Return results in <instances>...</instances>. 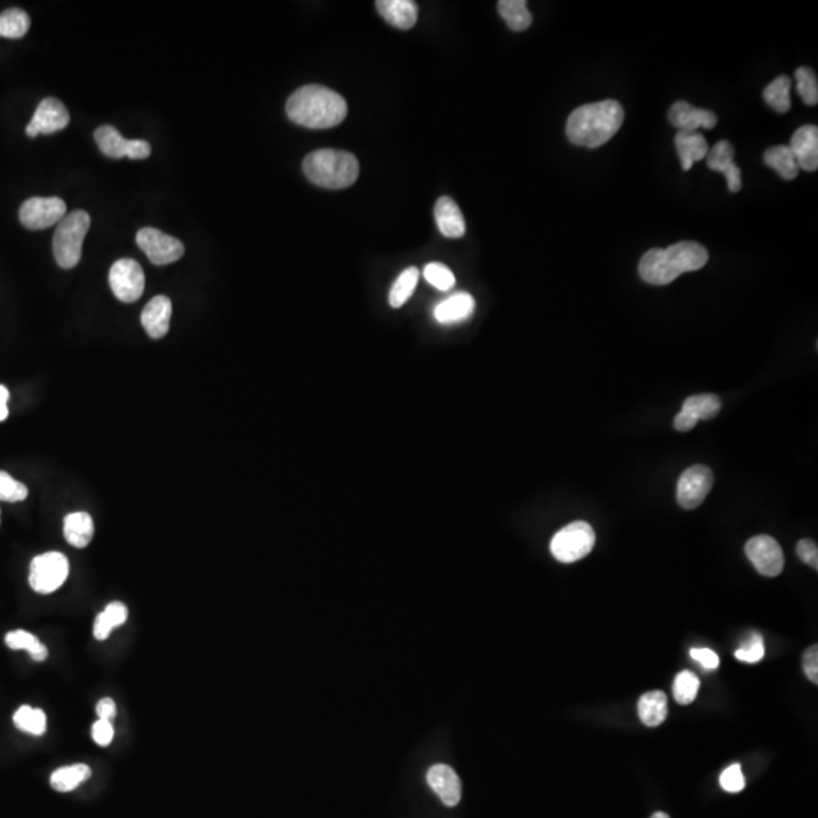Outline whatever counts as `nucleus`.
I'll return each mask as SVG.
<instances>
[{"mask_svg": "<svg viewBox=\"0 0 818 818\" xmlns=\"http://www.w3.org/2000/svg\"><path fill=\"white\" fill-rule=\"evenodd\" d=\"M651 818H670L666 813H655Z\"/></svg>", "mask_w": 818, "mask_h": 818, "instance_id": "8fccbe9b", "label": "nucleus"}, {"mask_svg": "<svg viewBox=\"0 0 818 818\" xmlns=\"http://www.w3.org/2000/svg\"><path fill=\"white\" fill-rule=\"evenodd\" d=\"M376 8L387 23L399 30H411L419 17V8L413 0H378Z\"/></svg>", "mask_w": 818, "mask_h": 818, "instance_id": "412c9836", "label": "nucleus"}, {"mask_svg": "<svg viewBox=\"0 0 818 818\" xmlns=\"http://www.w3.org/2000/svg\"><path fill=\"white\" fill-rule=\"evenodd\" d=\"M797 555L809 567L818 570V548L817 542L813 540H802L797 542Z\"/></svg>", "mask_w": 818, "mask_h": 818, "instance_id": "79ce46f5", "label": "nucleus"}, {"mask_svg": "<svg viewBox=\"0 0 818 818\" xmlns=\"http://www.w3.org/2000/svg\"><path fill=\"white\" fill-rule=\"evenodd\" d=\"M96 712L99 715L100 720H107V721H113L117 715V706H115V702L113 699H102L100 700L98 706H96Z\"/></svg>", "mask_w": 818, "mask_h": 818, "instance_id": "49530a36", "label": "nucleus"}, {"mask_svg": "<svg viewBox=\"0 0 818 818\" xmlns=\"http://www.w3.org/2000/svg\"><path fill=\"white\" fill-rule=\"evenodd\" d=\"M699 688V677L694 673H691V671H682V673L676 676L675 684H673V695H675L676 702H679L680 705H690L691 702H694L695 697H697Z\"/></svg>", "mask_w": 818, "mask_h": 818, "instance_id": "c9c22d12", "label": "nucleus"}, {"mask_svg": "<svg viewBox=\"0 0 818 818\" xmlns=\"http://www.w3.org/2000/svg\"><path fill=\"white\" fill-rule=\"evenodd\" d=\"M764 163L778 172L785 181H793L797 176V161L794 158L789 146H773L764 153Z\"/></svg>", "mask_w": 818, "mask_h": 818, "instance_id": "c85d7f7f", "label": "nucleus"}, {"mask_svg": "<svg viewBox=\"0 0 818 818\" xmlns=\"http://www.w3.org/2000/svg\"><path fill=\"white\" fill-rule=\"evenodd\" d=\"M303 172L306 178L319 187L343 190L356 183L360 176V163L350 152L320 149L306 155Z\"/></svg>", "mask_w": 818, "mask_h": 818, "instance_id": "20e7f679", "label": "nucleus"}, {"mask_svg": "<svg viewBox=\"0 0 818 818\" xmlns=\"http://www.w3.org/2000/svg\"><path fill=\"white\" fill-rule=\"evenodd\" d=\"M720 785L728 793L743 791L746 787V780L743 771H741V765L734 764L728 767L720 776Z\"/></svg>", "mask_w": 818, "mask_h": 818, "instance_id": "a19ab883", "label": "nucleus"}, {"mask_svg": "<svg viewBox=\"0 0 818 818\" xmlns=\"http://www.w3.org/2000/svg\"><path fill=\"white\" fill-rule=\"evenodd\" d=\"M669 714L667 695L662 691H649L643 694L638 702V715L644 725L656 728L664 723Z\"/></svg>", "mask_w": 818, "mask_h": 818, "instance_id": "b1692460", "label": "nucleus"}, {"mask_svg": "<svg viewBox=\"0 0 818 818\" xmlns=\"http://www.w3.org/2000/svg\"><path fill=\"white\" fill-rule=\"evenodd\" d=\"M30 19L21 8H8L0 14V37L21 38L30 30Z\"/></svg>", "mask_w": 818, "mask_h": 818, "instance_id": "72a5a7b5", "label": "nucleus"}, {"mask_svg": "<svg viewBox=\"0 0 818 818\" xmlns=\"http://www.w3.org/2000/svg\"><path fill=\"white\" fill-rule=\"evenodd\" d=\"M8 400H10V391L5 385H0V422L8 419V415H10Z\"/></svg>", "mask_w": 818, "mask_h": 818, "instance_id": "09e8293b", "label": "nucleus"}, {"mask_svg": "<svg viewBox=\"0 0 818 818\" xmlns=\"http://www.w3.org/2000/svg\"><path fill=\"white\" fill-rule=\"evenodd\" d=\"M435 220L444 237L461 238L465 234L463 212L452 198H439L434 209Z\"/></svg>", "mask_w": 818, "mask_h": 818, "instance_id": "5701e85b", "label": "nucleus"}, {"mask_svg": "<svg viewBox=\"0 0 818 818\" xmlns=\"http://www.w3.org/2000/svg\"><path fill=\"white\" fill-rule=\"evenodd\" d=\"M746 555L763 576L776 577L784 570L785 558L782 548L769 535L750 538L746 544Z\"/></svg>", "mask_w": 818, "mask_h": 818, "instance_id": "ddd939ff", "label": "nucleus"}, {"mask_svg": "<svg viewBox=\"0 0 818 818\" xmlns=\"http://www.w3.org/2000/svg\"><path fill=\"white\" fill-rule=\"evenodd\" d=\"M708 260V251L699 243L680 242L667 249L646 251L641 258L638 273L651 285H669L684 273L703 268Z\"/></svg>", "mask_w": 818, "mask_h": 818, "instance_id": "f257e3e1", "label": "nucleus"}, {"mask_svg": "<svg viewBox=\"0 0 818 818\" xmlns=\"http://www.w3.org/2000/svg\"><path fill=\"white\" fill-rule=\"evenodd\" d=\"M669 120L679 131H690V132H697L699 128H715V124L719 122L717 115L710 109L695 108L686 100H679L671 107L669 111Z\"/></svg>", "mask_w": 818, "mask_h": 818, "instance_id": "dca6fc26", "label": "nucleus"}, {"mask_svg": "<svg viewBox=\"0 0 818 818\" xmlns=\"http://www.w3.org/2000/svg\"><path fill=\"white\" fill-rule=\"evenodd\" d=\"M419 277L420 271L415 267H409L402 271L389 290V305L393 308L404 306L409 301V297L413 296L415 286L419 284Z\"/></svg>", "mask_w": 818, "mask_h": 818, "instance_id": "473e14b6", "label": "nucleus"}, {"mask_svg": "<svg viewBox=\"0 0 818 818\" xmlns=\"http://www.w3.org/2000/svg\"><path fill=\"white\" fill-rule=\"evenodd\" d=\"M804 671L808 679L817 686L818 684V647H809L804 655Z\"/></svg>", "mask_w": 818, "mask_h": 818, "instance_id": "a18cd8bd", "label": "nucleus"}, {"mask_svg": "<svg viewBox=\"0 0 818 818\" xmlns=\"http://www.w3.org/2000/svg\"><path fill=\"white\" fill-rule=\"evenodd\" d=\"M128 620V608L122 601H113L105 611L100 612L94 621V636L99 641H105L115 627L122 626Z\"/></svg>", "mask_w": 818, "mask_h": 818, "instance_id": "cd10ccee", "label": "nucleus"}, {"mask_svg": "<svg viewBox=\"0 0 818 818\" xmlns=\"http://www.w3.org/2000/svg\"><path fill=\"white\" fill-rule=\"evenodd\" d=\"M625 111L617 100H601L582 105L567 120L566 132L573 144L582 148H601L618 132Z\"/></svg>", "mask_w": 818, "mask_h": 818, "instance_id": "7ed1b4c3", "label": "nucleus"}, {"mask_svg": "<svg viewBox=\"0 0 818 818\" xmlns=\"http://www.w3.org/2000/svg\"><path fill=\"white\" fill-rule=\"evenodd\" d=\"M13 720H14L17 729H21L26 734L35 735V737L45 734L46 726H47L45 711L32 708L30 705L21 706L19 710L15 711Z\"/></svg>", "mask_w": 818, "mask_h": 818, "instance_id": "f704fd0d", "label": "nucleus"}, {"mask_svg": "<svg viewBox=\"0 0 818 818\" xmlns=\"http://www.w3.org/2000/svg\"><path fill=\"white\" fill-rule=\"evenodd\" d=\"M114 738V726L113 721H107V720H98L93 725V739L96 741V745L102 746V747H107V746L111 745V741Z\"/></svg>", "mask_w": 818, "mask_h": 818, "instance_id": "37998d69", "label": "nucleus"}, {"mask_svg": "<svg viewBox=\"0 0 818 818\" xmlns=\"http://www.w3.org/2000/svg\"><path fill=\"white\" fill-rule=\"evenodd\" d=\"M173 305L167 296H155L144 306L141 325L150 338H163L167 336L172 320Z\"/></svg>", "mask_w": 818, "mask_h": 818, "instance_id": "a211bd4d", "label": "nucleus"}, {"mask_svg": "<svg viewBox=\"0 0 818 818\" xmlns=\"http://www.w3.org/2000/svg\"><path fill=\"white\" fill-rule=\"evenodd\" d=\"M680 411L691 415L695 422L714 419L721 411V400L715 395L691 396L684 402Z\"/></svg>", "mask_w": 818, "mask_h": 818, "instance_id": "2f4dec72", "label": "nucleus"}, {"mask_svg": "<svg viewBox=\"0 0 818 818\" xmlns=\"http://www.w3.org/2000/svg\"><path fill=\"white\" fill-rule=\"evenodd\" d=\"M690 655L706 670H715L719 667V656L711 649H691Z\"/></svg>", "mask_w": 818, "mask_h": 818, "instance_id": "c03bdc74", "label": "nucleus"}, {"mask_svg": "<svg viewBox=\"0 0 818 818\" xmlns=\"http://www.w3.org/2000/svg\"><path fill=\"white\" fill-rule=\"evenodd\" d=\"M286 115L291 122L310 129H329L347 115L345 98L321 85H305L286 100Z\"/></svg>", "mask_w": 818, "mask_h": 818, "instance_id": "f03ea898", "label": "nucleus"}, {"mask_svg": "<svg viewBox=\"0 0 818 818\" xmlns=\"http://www.w3.org/2000/svg\"><path fill=\"white\" fill-rule=\"evenodd\" d=\"M67 216L65 202L60 198H30L23 202L19 217L23 226L30 231H40L54 226Z\"/></svg>", "mask_w": 818, "mask_h": 818, "instance_id": "9d476101", "label": "nucleus"}, {"mask_svg": "<svg viewBox=\"0 0 818 818\" xmlns=\"http://www.w3.org/2000/svg\"><path fill=\"white\" fill-rule=\"evenodd\" d=\"M498 10L505 23L516 32L526 30L533 25V14L529 13L526 0H500Z\"/></svg>", "mask_w": 818, "mask_h": 818, "instance_id": "a878e982", "label": "nucleus"}, {"mask_svg": "<svg viewBox=\"0 0 818 818\" xmlns=\"http://www.w3.org/2000/svg\"><path fill=\"white\" fill-rule=\"evenodd\" d=\"M144 282L143 268L129 258L114 262L109 270V286L114 296L124 303H132L143 296Z\"/></svg>", "mask_w": 818, "mask_h": 818, "instance_id": "1a4fd4ad", "label": "nucleus"}, {"mask_svg": "<svg viewBox=\"0 0 818 818\" xmlns=\"http://www.w3.org/2000/svg\"><path fill=\"white\" fill-rule=\"evenodd\" d=\"M714 485V474L706 465H693L686 469L676 489V498L684 509H694L700 507Z\"/></svg>", "mask_w": 818, "mask_h": 818, "instance_id": "9b49d317", "label": "nucleus"}, {"mask_svg": "<svg viewBox=\"0 0 818 818\" xmlns=\"http://www.w3.org/2000/svg\"><path fill=\"white\" fill-rule=\"evenodd\" d=\"M765 655V647L764 640L763 636L756 634V632H752L747 635L745 641H743V646L739 647L738 651L735 652V658L743 662H749V664H754V662H759L763 660Z\"/></svg>", "mask_w": 818, "mask_h": 818, "instance_id": "58836bf2", "label": "nucleus"}, {"mask_svg": "<svg viewBox=\"0 0 818 818\" xmlns=\"http://www.w3.org/2000/svg\"><path fill=\"white\" fill-rule=\"evenodd\" d=\"M423 277L430 285L439 288V291H449L456 282L449 267L439 264V262H430L424 267Z\"/></svg>", "mask_w": 818, "mask_h": 818, "instance_id": "4c0bfd02", "label": "nucleus"}, {"mask_svg": "<svg viewBox=\"0 0 818 818\" xmlns=\"http://www.w3.org/2000/svg\"><path fill=\"white\" fill-rule=\"evenodd\" d=\"M6 646L13 649V651H26L30 653L32 660H37V662H41L45 660L49 655L47 652V647L41 643L34 634L30 632L21 631V629H17V631L8 632L5 636Z\"/></svg>", "mask_w": 818, "mask_h": 818, "instance_id": "c756f323", "label": "nucleus"}, {"mask_svg": "<svg viewBox=\"0 0 818 818\" xmlns=\"http://www.w3.org/2000/svg\"><path fill=\"white\" fill-rule=\"evenodd\" d=\"M676 152L679 157L682 170H691L697 161L706 158L710 152L705 137L699 132L677 131L675 137Z\"/></svg>", "mask_w": 818, "mask_h": 818, "instance_id": "4be33fe9", "label": "nucleus"}, {"mask_svg": "<svg viewBox=\"0 0 818 818\" xmlns=\"http://www.w3.org/2000/svg\"><path fill=\"white\" fill-rule=\"evenodd\" d=\"M695 424H697V422L684 411H680L679 414L675 417V430H679V432H688V430L694 428Z\"/></svg>", "mask_w": 818, "mask_h": 818, "instance_id": "de8ad7c7", "label": "nucleus"}, {"mask_svg": "<svg viewBox=\"0 0 818 818\" xmlns=\"http://www.w3.org/2000/svg\"><path fill=\"white\" fill-rule=\"evenodd\" d=\"M789 149L797 161L798 168L815 172L818 168V129L806 124L794 132Z\"/></svg>", "mask_w": 818, "mask_h": 818, "instance_id": "f3484780", "label": "nucleus"}, {"mask_svg": "<svg viewBox=\"0 0 818 818\" xmlns=\"http://www.w3.org/2000/svg\"><path fill=\"white\" fill-rule=\"evenodd\" d=\"M137 244L155 266H167L183 257V243L155 227H143L137 234Z\"/></svg>", "mask_w": 818, "mask_h": 818, "instance_id": "6e6552de", "label": "nucleus"}, {"mask_svg": "<svg viewBox=\"0 0 818 818\" xmlns=\"http://www.w3.org/2000/svg\"><path fill=\"white\" fill-rule=\"evenodd\" d=\"M91 218L89 212L76 209L65 216L55 231L54 255L61 268H73L82 257V244Z\"/></svg>", "mask_w": 818, "mask_h": 818, "instance_id": "39448f33", "label": "nucleus"}, {"mask_svg": "<svg viewBox=\"0 0 818 818\" xmlns=\"http://www.w3.org/2000/svg\"><path fill=\"white\" fill-rule=\"evenodd\" d=\"M596 544L594 529L587 522H573L555 533L550 552L558 561L572 564L587 557Z\"/></svg>", "mask_w": 818, "mask_h": 818, "instance_id": "423d86ee", "label": "nucleus"}, {"mask_svg": "<svg viewBox=\"0 0 818 818\" xmlns=\"http://www.w3.org/2000/svg\"><path fill=\"white\" fill-rule=\"evenodd\" d=\"M69 122L70 114L64 104L60 99L47 98L41 100L35 109L34 117L28 124L26 133L30 139H35L38 135H49L67 128Z\"/></svg>", "mask_w": 818, "mask_h": 818, "instance_id": "4468645a", "label": "nucleus"}, {"mask_svg": "<svg viewBox=\"0 0 818 818\" xmlns=\"http://www.w3.org/2000/svg\"><path fill=\"white\" fill-rule=\"evenodd\" d=\"M69 559L60 552H47L35 557L30 562V585L38 594H50L69 577Z\"/></svg>", "mask_w": 818, "mask_h": 818, "instance_id": "0eeeda50", "label": "nucleus"}, {"mask_svg": "<svg viewBox=\"0 0 818 818\" xmlns=\"http://www.w3.org/2000/svg\"><path fill=\"white\" fill-rule=\"evenodd\" d=\"M93 535L94 523L89 514L72 513L64 518V537L73 548H87Z\"/></svg>", "mask_w": 818, "mask_h": 818, "instance_id": "393cba45", "label": "nucleus"}, {"mask_svg": "<svg viewBox=\"0 0 818 818\" xmlns=\"http://www.w3.org/2000/svg\"><path fill=\"white\" fill-rule=\"evenodd\" d=\"M474 299L469 293H456L435 306L434 317L439 325H455L473 316Z\"/></svg>", "mask_w": 818, "mask_h": 818, "instance_id": "aec40b11", "label": "nucleus"}, {"mask_svg": "<svg viewBox=\"0 0 818 818\" xmlns=\"http://www.w3.org/2000/svg\"><path fill=\"white\" fill-rule=\"evenodd\" d=\"M708 167L712 172L723 173L726 183L730 192H738L743 187L741 183V170L735 164V149L728 140H721L715 143L714 148L711 149L706 155Z\"/></svg>", "mask_w": 818, "mask_h": 818, "instance_id": "2eb2a0df", "label": "nucleus"}, {"mask_svg": "<svg viewBox=\"0 0 818 818\" xmlns=\"http://www.w3.org/2000/svg\"><path fill=\"white\" fill-rule=\"evenodd\" d=\"M28 487L25 483L15 481L11 474L0 470V500L2 502H23L28 498Z\"/></svg>", "mask_w": 818, "mask_h": 818, "instance_id": "ea45409f", "label": "nucleus"}, {"mask_svg": "<svg viewBox=\"0 0 818 818\" xmlns=\"http://www.w3.org/2000/svg\"><path fill=\"white\" fill-rule=\"evenodd\" d=\"M89 776H91V769L89 765L74 764L61 767L50 776V785L58 793H69V791L78 788L81 784H84Z\"/></svg>", "mask_w": 818, "mask_h": 818, "instance_id": "bb28decb", "label": "nucleus"}, {"mask_svg": "<svg viewBox=\"0 0 818 818\" xmlns=\"http://www.w3.org/2000/svg\"><path fill=\"white\" fill-rule=\"evenodd\" d=\"M789 91H791V80L788 76L782 74L765 87L763 98L770 108L774 109L776 113L787 114L791 109Z\"/></svg>", "mask_w": 818, "mask_h": 818, "instance_id": "7c9ffc66", "label": "nucleus"}, {"mask_svg": "<svg viewBox=\"0 0 818 818\" xmlns=\"http://www.w3.org/2000/svg\"><path fill=\"white\" fill-rule=\"evenodd\" d=\"M796 78V87L797 93L805 104L809 107L817 105L818 102V81L817 76L809 67H798L794 73Z\"/></svg>", "mask_w": 818, "mask_h": 818, "instance_id": "e433bc0d", "label": "nucleus"}, {"mask_svg": "<svg viewBox=\"0 0 818 818\" xmlns=\"http://www.w3.org/2000/svg\"><path fill=\"white\" fill-rule=\"evenodd\" d=\"M94 140L99 146L100 152L109 157V158H124L128 157L131 159L148 158L152 148L148 141L144 140H126L122 137V133L109 124L100 126L94 132Z\"/></svg>", "mask_w": 818, "mask_h": 818, "instance_id": "f8f14e48", "label": "nucleus"}, {"mask_svg": "<svg viewBox=\"0 0 818 818\" xmlns=\"http://www.w3.org/2000/svg\"><path fill=\"white\" fill-rule=\"evenodd\" d=\"M428 784L447 806H456L461 800V780L449 765L437 764L428 771Z\"/></svg>", "mask_w": 818, "mask_h": 818, "instance_id": "6ab92c4d", "label": "nucleus"}]
</instances>
